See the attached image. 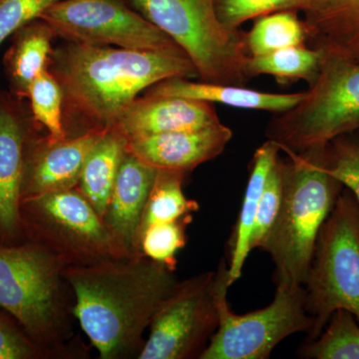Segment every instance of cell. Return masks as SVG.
I'll return each instance as SVG.
<instances>
[{"instance_id":"6da1fadb","label":"cell","mask_w":359,"mask_h":359,"mask_svg":"<svg viewBox=\"0 0 359 359\" xmlns=\"http://www.w3.org/2000/svg\"><path fill=\"white\" fill-rule=\"evenodd\" d=\"M175 271L143 255L65 269L75 318L99 358L138 359L153 316L179 282Z\"/></svg>"},{"instance_id":"7a4b0ae2","label":"cell","mask_w":359,"mask_h":359,"mask_svg":"<svg viewBox=\"0 0 359 359\" xmlns=\"http://www.w3.org/2000/svg\"><path fill=\"white\" fill-rule=\"evenodd\" d=\"M66 110L89 129L109 130L144 91L171 78L198 77L184 54L72 43L52 51Z\"/></svg>"},{"instance_id":"3957f363","label":"cell","mask_w":359,"mask_h":359,"mask_svg":"<svg viewBox=\"0 0 359 359\" xmlns=\"http://www.w3.org/2000/svg\"><path fill=\"white\" fill-rule=\"evenodd\" d=\"M67 266L39 243L0 244V308L40 346L72 358L81 353L71 342L74 295Z\"/></svg>"},{"instance_id":"277c9868","label":"cell","mask_w":359,"mask_h":359,"mask_svg":"<svg viewBox=\"0 0 359 359\" xmlns=\"http://www.w3.org/2000/svg\"><path fill=\"white\" fill-rule=\"evenodd\" d=\"M327 147L292 153L283 159L282 205L259 249L275 264L276 287H304L321 228L344 190L328 173Z\"/></svg>"},{"instance_id":"5b68a950","label":"cell","mask_w":359,"mask_h":359,"mask_svg":"<svg viewBox=\"0 0 359 359\" xmlns=\"http://www.w3.org/2000/svg\"><path fill=\"white\" fill-rule=\"evenodd\" d=\"M359 131V63L325 53L318 76L292 109L269 122L266 136L285 154L325 148Z\"/></svg>"},{"instance_id":"8992f818","label":"cell","mask_w":359,"mask_h":359,"mask_svg":"<svg viewBox=\"0 0 359 359\" xmlns=\"http://www.w3.org/2000/svg\"><path fill=\"white\" fill-rule=\"evenodd\" d=\"M190 59L202 81L245 86V33L219 20L216 0H131Z\"/></svg>"},{"instance_id":"52a82bcc","label":"cell","mask_w":359,"mask_h":359,"mask_svg":"<svg viewBox=\"0 0 359 359\" xmlns=\"http://www.w3.org/2000/svg\"><path fill=\"white\" fill-rule=\"evenodd\" d=\"M304 292L314 320L306 340L316 339L339 309L359 323V205L346 188L321 228Z\"/></svg>"},{"instance_id":"ba28073f","label":"cell","mask_w":359,"mask_h":359,"mask_svg":"<svg viewBox=\"0 0 359 359\" xmlns=\"http://www.w3.org/2000/svg\"><path fill=\"white\" fill-rule=\"evenodd\" d=\"M23 238L39 243L67 266L127 257L102 217L76 188L21 201Z\"/></svg>"},{"instance_id":"9c48e42d","label":"cell","mask_w":359,"mask_h":359,"mask_svg":"<svg viewBox=\"0 0 359 359\" xmlns=\"http://www.w3.org/2000/svg\"><path fill=\"white\" fill-rule=\"evenodd\" d=\"M219 325L200 359H266L283 339L313 330L314 320L304 304V287H276L273 301L266 308L245 314L229 306L228 264L218 266Z\"/></svg>"},{"instance_id":"30bf717a","label":"cell","mask_w":359,"mask_h":359,"mask_svg":"<svg viewBox=\"0 0 359 359\" xmlns=\"http://www.w3.org/2000/svg\"><path fill=\"white\" fill-rule=\"evenodd\" d=\"M218 289V269L179 280L153 316L138 359H200L219 327Z\"/></svg>"},{"instance_id":"8fae6325","label":"cell","mask_w":359,"mask_h":359,"mask_svg":"<svg viewBox=\"0 0 359 359\" xmlns=\"http://www.w3.org/2000/svg\"><path fill=\"white\" fill-rule=\"evenodd\" d=\"M40 20L72 43L186 55L159 28L119 0H61Z\"/></svg>"},{"instance_id":"7c38bea8","label":"cell","mask_w":359,"mask_h":359,"mask_svg":"<svg viewBox=\"0 0 359 359\" xmlns=\"http://www.w3.org/2000/svg\"><path fill=\"white\" fill-rule=\"evenodd\" d=\"M30 136L16 101L0 95V244L25 241L20 204Z\"/></svg>"},{"instance_id":"4fadbf2b","label":"cell","mask_w":359,"mask_h":359,"mask_svg":"<svg viewBox=\"0 0 359 359\" xmlns=\"http://www.w3.org/2000/svg\"><path fill=\"white\" fill-rule=\"evenodd\" d=\"M105 131L89 129L54 143L32 135L26 150L22 200L76 188L87 156Z\"/></svg>"},{"instance_id":"5bb4252c","label":"cell","mask_w":359,"mask_h":359,"mask_svg":"<svg viewBox=\"0 0 359 359\" xmlns=\"http://www.w3.org/2000/svg\"><path fill=\"white\" fill-rule=\"evenodd\" d=\"M233 131L223 123L205 128L171 132L127 142V152L157 170L192 172L224 152Z\"/></svg>"},{"instance_id":"9a60e30c","label":"cell","mask_w":359,"mask_h":359,"mask_svg":"<svg viewBox=\"0 0 359 359\" xmlns=\"http://www.w3.org/2000/svg\"><path fill=\"white\" fill-rule=\"evenodd\" d=\"M157 172L126 151L103 216L125 257L142 255L138 248L139 230Z\"/></svg>"},{"instance_id":"2e32d148","label":"cell","mask_w":359,"mask_h":359,"mask_svg":"<svg viewBox=\"0 0 359 359\" xmlns=\"http://www.w3.org/2000/svg\"><path fill=\"white\" fill-rule=\"evenodd\" d=\"M221 123L212 104L179 97L145 95L123 113L112 129L127 141L205 128Z\"/></svg>"},{"instance_id":"e0dca14e","label":"cell","mask_w":359,"mask_h":359,"mask_svg":"<svg viewBox=\"0 0 359 359\" xmlns=\"http://www.w3.org/2000/svg\"><path fill=\"white\" fill-rule=\"evenodd\" d=\"M299 13L311 47L359 63V0H304Z\"/></svg>"},{"instance_id":"ac0fdd59","label":"cell","mask_w":359,"mask_h":359,"mask_svg":"<svg viewBox=\"0 0 359 359\" xmlns=\"http://www.w3.org/2000/svg\"><path fill=\"white\" fill-rule=\"evenodd\" d=\"M146 95L179 97L240 109L268 111L280 114L294 107L304 98V92L268 93L238 85L193 82L188 78H171L149 88Z\"/></svg>"},{"instance_id":"d6986e66","label":"cell","mask_w":359,"mask_h":359,"mask_svg":"<svg viewBox=\"0 0 359 359\" xmlns=\"http://www.w3.org/2000/svg\"><path fill=\"white\" fill-rule=\"evenodd\" d=\"M280 148L276 142L266 140L252 156L250 176L238 214L237 223L229 240V278L231 285L242 276L243 269L249 257L250 236L256 219L259 200L271 170L278 160Z\"/></svg>"},{"instance_id":"ffe728a7","label":"cell","mask_w":359,"mask_h":359,"mask_svg":"<svg viewBox=\"0 0 359 359\" xmlns=\"http://www.w3.org/2000/svg\"><path fill=\"white\" fill-rule=\"evenodd\" d=\"M55 35L51 26L40 18L14 33L13 44L4 56V65L16 98H27L28 89L35 78L48 69Z\"/></svg>"},{"instance_id":"44dd1931","label":"cell","mask_w":359,"mask_h":359,"mask_svg":"<svg viewBox=\"0 0 359 359\" xmlns=\"http://www.w3.org/2000/svg\"><path fill=\"white\" fill-rule=\"evenodd\" d=\"M127 142L116 130H106L90 151L82 168L76 189L102 218L126 154Z\"/></svg>"},{"instance_id":"7402d4cb","label":"cell","mask_w":359,"mask_h":359,"mask_svg":"<svg viewBox=\"0 0 359 359\" xmlns=\"http://www.w3.org/2000/svg\"><path fill=\"white\" fill-rule=\"evenodd\" d=\"M323 56L325 52L320 49L306 44L294 45L261 55H249L245 71L250 79L269 75L275 77L280 85L294 83L299 80L311 85L318 76Z\"/></svg>"},{"instance_id":"603a6c76","label":"cell","mask_w":359,"mask_h":359,"mask_svg":"<svg viewBox=\"0 0 359 359\" xmlns=\"http://www.w3.org/2000/svg\"><path fill=\"white\" fill-rule=\"evenodd\" d=\"M185 175L178 171L158 170L142 219L138 241L142 231L149 226L178 221L192 216L193 212L199 210V204L196 201L188 199L184 194Z\"/></svg>"},{"instance_id":"cb8c5ba5","label":"cell","mask_w":359,"mask_h":359,"mask_svg":"<svg viewBox=\"0 0 359 359\" xmlns=\"http://www.w3.org/2000/svg\"><path fill=\"white\" fill-rule=\"evenodd\" d=\"M249 55H261L306 44L308 33L297 11H282L257 18L249 32L245 34Z\"/></svg>"},{"instance_id":"d4e9b609","label":"cell","mask_w":359,"mask_h":359,"mask_svg":"<svg viewBox=\"0 0 359 359\" xmlns=\"http://www.w3.org/2000/svg\"><path fill=\"white\" fill-rule=\"evenodd\" d=\"M304 359H359V323L344 309L335 311L316 339L297 349Z\"/></svg>"},{"instance_id":"484cf974","label":"cell","mask_w":359,"mask_h":359,"mask_svg":"<svg viewBox=\"0 0 359 359\" xmlns=\"http://www.w3.org/2000/svg\"><path fill=\"white\" fill-rule=\"evenodd\" d=\"M27 99L33 119L48 132L47 140L54 143L67 138L63 120L62 88L49 69L35 78L28 89Z\"/></svg>"},{"instance_id":"4316f807","label":"cell","mask_w":359,"mask_h":359,"mask_svg":"<svg viewBox=\"0 0 359 359\" xmlns=\"http://www.w3.org/2000/svg\"><path fill=\"white\" fill-rule=\"evenodd\" d=\"M191 219L192 216H189L145 229L139 236L138 247L141 254L176 271L177 254L186 245V226Z\"/></svg>"},{"instance_id":"83f0119b","label":"cell","mask_w":359,"mask_h":359,"mask_svg":"<svg viewBox=\"0 0 359 359\" xmlns=\"http://www.w3.org/2000/svg\"><path fill=\"white\" fill-rule=\"evenodd\" d=\"M327 168L359 205V131L341 135L328 144Z\"/></svg>"},{"instance_id":"f1b7e54d","label":"cell","mask_w":359,"mask_h":359,"mask_svg":"<svg viewBox=\"0 0 359 359\" xmlns=\"http://www.w3.org/2000/svg\"><path fill=\"white\" fill-rule=\"evenodd\" d=\"M63 358L40 346L6 309L0 308V359Z\"/></svg>"},{"instance_id":"f546056e","label":"cell","mask_w":359,"mask_h":359,"mask_svg":"<svg viewBox=\"0 0 359 359\" xmlns=\"http://www.w3.org/2000/svg\"><path fill=\"white\" fill-rule=\"evenodd\" d=\"M283 195V160L278 158L269 174L268 181L261 196L256 219L250 236V250L261 249L269 231L273 229Z\"/></svg>"},{"instance_id":"4dcf8cb0","label":"cell","mask_w":359,"mask_h":359,"mask_svg":"<svg viewBox=\"0 0 359 359\" xmlns=\"http://www.w3.org/2000/svg\"><path fill=\"white\" fill-rule=\"evenodd\" d=\"M304 0H216L219 20L231 30L247 21L282 11H297Z\"/></svg>"},{"instance_id":"1f68e13d","label":"cell","mask_w":359,"mask_h":359,"mask_svg":"<svg viewBox=\"0 0 359 359\" xmlns=\"http://www.w3.org/2000/svg\"><path fill=\"white\" fill-rule=\"evenodd\" d=\"M59 1L61 0H0V46Z\"/></svg>"}]
</instances>
